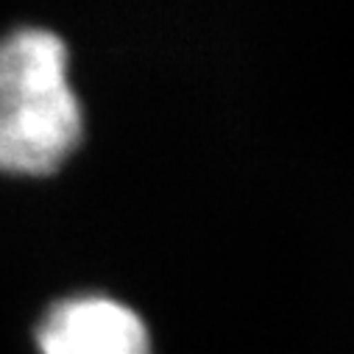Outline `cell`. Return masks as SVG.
<instances>
[{"label":"cell","instance_id":"obj_1","mask_svg":"<svg viewBox=\"0 0 354 354\" xmlns=\"http://www.w3.org/2000/svg\"><path fill=\"white\" fill-rule=\"evenodd\" d=\"M81 131L67 42L45 26L0 34V170L48 173L70 156Z\"/></svg>","mask_w":354,"mask_h":354},{"label":"cell","instance_id":"obj_2","mask_svg":"<svg viewBox=\"0 0 354 354\" xmlns=\"http://www.w3.org/2000/svg\"><path fill=\"white\" fill-rule=\"evenodd\" d=\"M39 354H151L142 318L123 301L84 293L56 301L39 329Z\"/></svg>","mask_w":354,"mask_h":354}]
</instances>
